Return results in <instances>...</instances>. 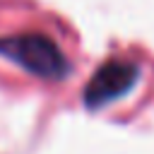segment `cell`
<instances>
[{
  "label": "cell",
  "mask_w": 154,
  "mask_h": 154,
  "mask_svg": "<svg viewBox=\"0 0 154 154\" xmlns=\"http://www.w3.org/2000/svg\"><path fill=\"white\" fill-rule=\"evenodd\" d=\"M0 53L10 60L19 63L29 72L43 75V77H58L65 70V60L60 51L43 36H10L0 38Z\"/></svg>",
  "instance_id": "obj_1"
}]
</instances>
